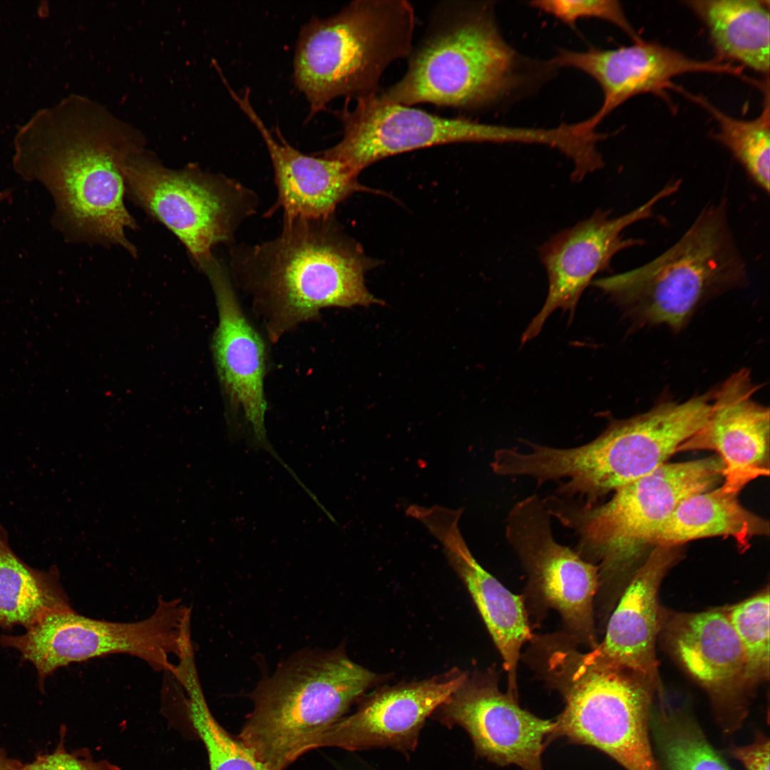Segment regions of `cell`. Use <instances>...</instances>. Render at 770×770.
<instances>
[{"mask_svg":"<svg viewBox=\"0 0 770 770\" xmlns=\"http://www.w3.org/2000/svg\"><path fill=\"white\" fill-rule=\"evenodd\" d=\"M434 713L443 724L465 729L476 752L488 761L523 770H543L542 755L553 740L555 720L536 717L520 707L517 699L503 693L493 669L468 673Z\"/></svg>","mask_w":770,"mask_h":770,"instance_id":"obj_15","label":"cell"},{"mask_svg":"<svg viewBox=\"0 0 770 770\" xmlns=\"http://www.w3.org/2000/svg\"><path fill=\"white\" fill-rule=\"evenodd\" d=\"M759 386L741 369L713 391L709 416L678 451H713L724 468L721 486L739 494L752 481L769 475V409L753 399Z\"/></svg>","mask_w":770,"mask_h":770,"instance_id":"obj_21","label":"cell"},{"mask_svg":"<svg viewBox=\"0 0 770 770\" xmlns=\"http://www.w3.org/2000/svg\"><path fill=\"white\" fill-rule=\"evenodd\" d=\"M730 753L746 770H769V740L763 734L751 744L732 748Z\"/></svg>","mask_w":770,"mask_h":770,"instance_id":"obj_33","label":"cell"},{"mask_svg":"<svg viewBox=\"0 0 770 770\" xmlns=\"http://www.w3.org/2000/svg\"><path fill=\"white\" fill-rule=\"evenodd\" d=\"M468 673L458 668L428 679L380 687L364 698L318 740L316 747L355 751L414 749L426 719L459 687Z\"/></svg>","mask_w":770,"mask_h":770,"instance_id":"obj_19","label":"cell"},{"mask_svg":"<svg viewBox=\"0 0 770 770\" xmlns=\"http://www.w3.org/2000/svg\"><path fill=\"white\" fill-rule=\"evenodd\" d=\"M554 68L580 71L591 77L602 93L600 108L590 118L597 126L630 98L662 93L671 81L689 73H712L743 77V67L722 59L701 61L655 42L642 39L613 49L560 50L549 61Z\"/></svg>","mask_w":770,"mask_h":770,"instance_id":"obj_20","label":"cell"},{"mask_svg":"<svg viewBox=\"0 0 770 770\" xmlns=\"http://www.w3.org/2000/svg\"><path fill=\"white\" fill-rule=\"evenodd\" d=\"M738 495L720 486L686 498L657 532L654 547H680L701 538L728 537L741 550H747L754 538L769 535V523L744 507Z\"/></svg>","mask_w":770,"mask_h":770,"instance_id":"obj_24","label":"cell"},{"mask_svg":"<svg viewBox=\"0 0 770 770\" xmlns=\"http://www.w3.org/2000/svg\"><path fill=\"white\" fill-rule=\"evenodd\" d=\"M228 91L260 133L270 157L277 190L276 202L267 212L281 209L284 219L322 218L333 215L337 206L355 192L371 191L358 181L359 173L346 164L322 156L304 154L266 126L254 109L250 91Z\"/></svg>","mask_w":770,"mask_h":770,"instance_id":"obj_23","label":"cell"},{"mask_svg":"<svg viewBox=\"0 0 770 770\" xmlns=\"http://www.w3.org/2000/svg\"><path fill=\"white\" fill-rule=\"evenodd\" d=\"M726 200L706 206L671 247L637 268L594 279L639 325L682 330L704 302L746 280Z\"/></svg>","mask_w":770,"mask_h":770,"instance_id":"obj_9","label":"cell"},{"mask_svg":"<svg viewBox=\"0 0 770 770\" xmlns=\"http://www.w3.org/2000/svg\"><path fill=\"white\" fill-rule=\"evenodd\" d=\"M723 468L718 456L666 463L617 489L603 503L588 505L555 494L543 498L551 518L577 536L574 550L598 567L597 612L612 610L625 580L654 548L657 532L677 506L694 493L718 486Z\"/></svg>","mask_w":770,"mask_h":770,"instance_id":"obj_5","label":"cell"},{"mask_svg":"<svg viewBox=\"0 0 770 770\" xmlns=\"http://www.w3.org/2000/svg\"><path fill=\"white\" fill-rule=\"evenodd\" d=\"M764 101L759 116L742 120L726 114L704 97L686 95L715 119L718 132L713 137L740 163L748 176L767 194L769 192L770 106L769 81L764 86Z\"/></svg>","mask_w":770,"mask_h":770,"instance_id":"obj_27","label":"cell"},{"mask_svg":"<svg viewBox=\"0 0 770 770\" xmlns=\"http://www.w3.org/2000/svg\"><path fill=\"white\" fill-rule=\"evenodd\" d=\"M415 23L406 0H356L331 16L312 18L294 58V81L310 116L336 98L379 93L386 70L409 56Z\"/></svg>","mask_w":770,"mask_h":770,"instance_id":"obj_8","label":"cell"},{"mask_svg":"<svg viewBox=\"0 0 770 770\" xmlns=\"http://www.w3.org/2000/svg\"><path fill=\"white\" fill-rule=\"evenodd\" d=\"M563 632L539 634L523 661L565 703L553 739L587 745L626 770H660L652 746L653 684L638 674L595 660Z\"/></svg>","mask_w":770,"mask_h":770,"instance_id":"obj_4","label":"cell"},{"mask_svg":"<svg viewBox=\"0 0 770 770\" xmlns=\"http://www.w3.org/2000/svg\"><path fill=\"white\" fill-rule=\"evenodd\" d=\"M123 173L130 198L178 238L200 270L215 257V245H232L258 206L257 194L235 180L195 164L168 168L146 148L126 160Z\"/></svg>","mask_w":770,"mask_h":770,"instance_id":"obj_10","label":"cell"},{"mask_svg":"<svg viewBox=\"0 0 770 770\" xmlns=\"http://www.w3.org/2000/svg\"><path fill=\"white\" fill-rule=\"evenodd\" d=\"M65 730L63 727L61 740L52 752L39 754L20 770H122L107 760H95L86 748L68 751L65 746Z\"/></svg>","mask_w":770,"mask_h":770,"instance_id":"obj_32","label":"cell"},{"mask_svg":"<svg viewBox=\"0 0 770 770\" xmlns=\"http://www.w3.org/2000/svg\"><path fill=\"white\" fill-rule=\"evenodd\" d=\"M463 511L418 505L411 516L440 543L450 565L468 590L503 659L506 693L518 699V664L523 646L533 636L524 598L508 590L474 558L459 528Z\"/></svg>","mask_w":770,"mask_h":770,"instance_id":"obj_18","label":"cell"},{"mask_svg":"<svg viewBox=\"0 0 770 770\" xmlns=\"http://www.w3.org/2000/svg\"><path fill=\"white\" fill-rule=\"evenodd\" d=\"M662 628L674 656L709 694L720 727L736 730L749 690L743 650L726 609L672 614Z\"/></svg>","mask_w":770,"mask_h":770,"instance_id":"obj_17","label":"cell"},{"mask_svg":"<svg viewBox=\"0 0 770 770\" xmlns=\"http://www.w3.org/2000/svg\"><path fill=\"white\" fill-rule=\"evenodd\" d=\"M551 68L507 42L490 1H448L431 11L403 76L380 93L405 106L481 111L520 95Z\"/></svg>","mask_w":770,"mask_h":770,"instance_id":"obj_3","label":"cell"},{"mask_svg":"<svg viewBox=\"0 0 770 770\" xmlns=\"http://www.w3.org/2000/svg\"><path fill=\"white\" fill-rule=\"evenodd\" d=\"M680 547L654 546L631 575L607 621L605 635L587 654L628 669L660 690L656 639L662 625L661 582L678 560Z\"/></svg>","mask_w":770,"mask_h":770,"instance_id":"obj_22","label":"cell"},{"mask_svg":"<svg viewBox=\"0 0 770 770\" xmlns=\"http://www.w3.org/2000/svg\"><path fill=\"white\" fill-rule=\"evenodd\" d=\"M7 195H8V194H7V192H1V193H0V202H1V201L2 200H4V198H5V197H6V196H7Z\"/></svg>","mask_w":770,"mask_h":770,"instance_id":"obj_35","label":"cell"},{"mask_svg":"<svg viewBox=\"0 0 770 770\" xmlns=\"http://www.w3.org/2000/svg\"><path fill=\"white\" fill-rule=\"evenodd\" d=\"M653 729L660 770H731L707 741L696 722L684 713L662 705Z\"/></svg>","mask_w":770,"mask_h":770,"instance_id":"obj_29","label":"cell"},{"mask_svg":"<svg viewBox=\"0 0 770 770\" xmlns=\"http://www.w3.org/2000/svg\"><path fill=\"white\" fill-rule=\"evenodd\" d=\"M677 180L667 184L645 203L619 217L598 209L589 217L553 235L539 248V257L548 278V294L541 309L524 331L521 343L538 336L556 309L574 315L579 299L594 277L610 267L612 258L623 250L644 244L625 239L630 225L653 215L654 205L679 188Z\"/></svg>","mask_w":770,"mask_h":770,"instance_id":"obj_14","label":"cell"},{"mask_svg":"<svg viewBox=\"0 0 770 770\" xmlns=\"http://www.w3.org/2000/svg\"><path fill=\"white\" fill-rule=\"evenodd\" d=\"M713 391L609 423L591 441L572 448L534 443L526 467L538 486L560 481L555 494L592 505L656 470L706 422Z\"/></svg>","mask_w":770,"mask_h":770,"instance_id":"obj_7","label":"cell"},{"mask_svg":"<svg viewBox=\"0 0 770 770\" xmlns=\"http://www.w3.org/2000/svg\"><path fill=\"white\" fill-rule=\"evenodd\" d=\"M684 4L704 24L719 57L769 75V1L690 0Z\"/></svg>","mask_w":770,"mask_h":770,"instance_id":"obj_25","label":"cell"},{"mask_svg":"<svg viewBox=\"0 0 770 770\" xmlns=\"http://www.w3.org/2000/svg\"><path fill=\"white\" fill-rule=\"evenodd\" d=\"M227 268L247 292L277 341L327 307L381 304L365 284L377 266L333 215L284 219L281 233L256 245H232Z\"/></svg>","mask_w":770,"mask_h":770,"instance_id":"obj_2","label":"cell"},{"mask_svg":"<svg viewBox=\"0 0 770 770\" xmlns=\"http://www.w3.org/2000/svg\"><path fill=\"white\" fill-rule=\"evenodd\" d=\"M179 683L185 694L188 719L207 751L210 770H270L215 719L197 672L184 674Z\"/></svg>","mask_w":770,"mask_h":770,"instance_id":"obj_28","label":"cell"},{"mask_svg":"<svg viewBox=\"0 0 770 770\" xmlns=\"http://www.w3.org/2000/svg\"><path fill=\"white\" fill-rule=\"evenodd\" d=\"M145 145L135 126L73 93L38 110L18 128L12 164L51 195L53 224L67 240L118 245L136 257L125 236L138 226L124 203L123 168Z\"/></svg>","mask_w":770,"mask_h":770,"instance_id":"obj_1","label":"cell"},{"mask_svg":"<svg viewBox=\"0 0 770 770\" xmlns=\"http://www.w3.org/2000/svg\"><path fill=\"white\" fill-rule=\"evenodd\" d=\"M769 600L766 588L726 608L743 650L749 692L769 676Z\"/></svg>","mask_w":770,"mask_h":770,"instance_id":"obj_30","label":"cell"},{"mask_svg":"<svg viewBox=\"0 0 770 770\" xmlns=\"http://www.w3.org/2000/svg\"><path fill=\"white\" fill-rule=\"evenodd\" d=\"M384 679L342 647L302 651L257 684L237 738L270 770H284Z\"/></svg>","mask_w":770,"mask_h":770,"instance_id":"obj_6","label":"cell"},{"mask_svg":"<svg viewBox=\"0 0 770 770\" xmlns=\"http://www.w3.org/2000/svg\"><path fill=\"white\" fill-rule=\"evenodd\" d=\"M529 6L574 27L580 19H597L620 29L633 42L640 37L632 26L620 3L613 0H540Z\"/></svg>","mask_w":770,"mask_h":770,"instance_id":"obj_31","label":"cell"},{"mask_svg":"<svg viewBox=\"0 0 770 770\" xmlns=\"http://www.w3.org/2000/svg\"><path fill=\"white\" fill-rule=\"evenodd\" d=\"M191 610L179 599L159 598L148 617L119 622L91 618L71 607L50 613L19 636L0 637L38 672L40 686L56 669L71 663L114 654H129L156 671L173 674Z\"/></svg>","mask_w":770,"mask_h":770,"instance_id":"obj_11","label":"cell"},{"mask_svg":"<svg viewBox=\"0 0 770 770\" xmlns=\"http://www.w3.org/2000/svg\"><path fill=\"white\" fill-rule=\"evenodd\" d=\"M23 764L18 759L9 757L0 749V770H20Z\"/></svg>","mask_w":770,"mask_h":770,"instance_id":"obj_34","label":"cell"},{"mask_svg":"<svg viewBox=\"0 0 770 770\" xmlns=\"http://www.w3.org/2000/svg\"><path fill=\"white\" fill-rule=\"evenodd\" d=\"M71 607L58 570H35L24 563L0 523V626L28 629L46 615Z\"/></svg>","mask_w":770,"mask_h":770,"instance_id":"obj_26","label":"cell"},{"mask_svg":"<svg viewBox=\"0 0 770 770\" xmlns=\"http://www.w3.org/2000/svg\"><path fill=\"white\" fill-rule=\"evenodd\" d=\"M202 272L216 299L219 321L212 351L230 411L235 416L242 417L249 446L267 451L284 467L286 463L268 441L265 425L267 354L264 341L243 312L227 268L215 257Z\"/></svg>","mask_w":770,"mask_h":770,"instance_id":"obj_16","label":"cell"},{"mask_svg":"<svg viewBox=\"0 0 770 770\" xmlns=\"http://www.w3.org/2000/svg\"><path fill=\"white\" fill-rule=\"evenodd\" d=\"M342 139L322 153L359 174L386 158L427 147L460 143H525L523 126L480 123L466 118L442 117L391 102L381 93L356 100L338 112Z\"/></svg>","mask_w":770,"mask_h":770,"instance_id":"obj_13","label":"cell"},{"mask_svg":"<svg viewBox=\"0 0 770 770\" xmlns=\"http://www.w3.org/2000/svg\"><path fill=\"white\" fill-rule=\"evenodd\" d=\"M551 518L543 498L533 494L515 503L505 520V538L528 576L525 607L534 613L555 610L562 632L591 650L598 643V567L556 540Z\"/></svg>","mask_w":770,"mask_h":770,"instance_id":"obj_12","label":"cell"}]
</instances>
